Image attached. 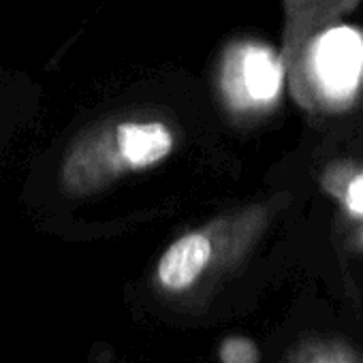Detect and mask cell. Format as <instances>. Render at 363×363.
<instances>
[{"label": "cell", "mask_w": 363, "mask_h": 363, "mask_svg": "<svg viewBox=\"0 0 363 363\" xmlns=\"http://www.w3.org/2000/svg\"><path fill=\"white\" fill-rule=\"evenodd\" d=\"M175 147L173 130L158 120L120 122L77 141L60 169L62 186L73 195L101 189L107 182L164 160Z\"/></svg>", "instance_id": "1"}, {"label": "cell", "mask_w": 363, "mask_h": 363, "mask_svg": "<svg viewBox=\"0 0 363 363\" xmlns=\"http://www.w3.org/2000/svg\"><path fill=\"white\" fill-rule=\"evenodd\" d=\"M282 77V62L272 50L246 43L229 56L223 73V90L231 105L257 109L276 101Z\"/></svg>", "instance_id": "2"}, {"label": "cell", "mask_w": 363, "mask_h": 363, "mask_svg": "<svg viewBox=\"0 0 363 363\" xmlns=\"http://www.w3.org/2000/svg\"><path fill=\"white\" fill-rule=\"evenodd\" d=\"M312 73L329 99H348L363 75V37L348 26L320 35L312 48Z\"/></svg>", "instance_id": "3"}, {"label": "cell", "mask_w": 363, "mask_h": 363, "mask_svg": "<svg viewBox=\"0 0 363 363\" xmlns=\"http://www.w3.org/2000/svg\"><path fill=\"white\" fill-rule=\"evenodd\" d=\"M212 257L214 238L208 231H193L177 238L158 261V284L171 293L191 289L203 276Z\"/></svg>", "instance_id": "4"}, {"label": "cell", "mask_w": 363, "mask_h": 363, "mask_svg": "<svg viewBox=\"0 0 363 363\" xmlns=\"http://www.w3.org/2000/svg\"><path fill=\"white\" fill-rule=\"evenodd\" d=\"M289 363H363V354L342 340L314 337L291 350Z\"/></svg>", "instance_id": "5"}, {"label": "cell", "mask_w": 363, "mask_h": 363, "mask_svg": "<svg viewBox=\"0 0 363 363\" xmlns=\"http://www.w3.org/2000/svg\"><path fill=\"white\" fill-rule=\"evenodd\" d=\"M220 363H259V348L250 337L231 335L220 344Z\"/></svg>", "instance_id": "6"}, {"label": "cell", "mask_w": 363, "mask_h": 363, "mask_svg": "<svg viewBox=\"0 0 363 363\" xmlns=\"http://www.w3.org/2000/svg\"><path fill=\"white\" fill-rule=\"evenodd\" d=\"M344 203L352 214H361L363 216V173L354 175L344 191Z\"/></svg>", "instance_id": "7"}]
</instances>
